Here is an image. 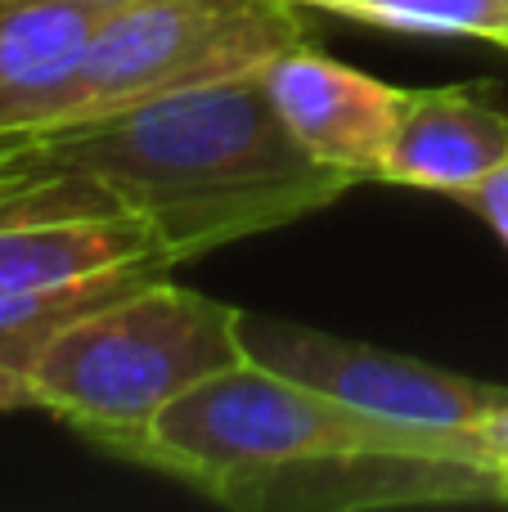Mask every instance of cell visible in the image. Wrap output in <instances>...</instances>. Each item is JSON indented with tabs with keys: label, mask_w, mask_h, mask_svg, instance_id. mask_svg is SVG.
Returning a JSON list of instances; mask_svg holds the SVG:
<instances>
[{
	"label": "cell",
	"mask_w": 508,
	"mask_h": 512,
	"mask_svg": "<svg viewBox=\"0 0 508 512\" xmlns=\"http://www.w3.org/2000/svg\"><path fill=\"white\" fill-rule=\"evenodd\" d=\"M347 189L297 149L261 77L81 122L0 126V225L135 216L180 265L302 221Z\"/></svg>",
	"instance_id": "1"
},
{
	"label": "cell",
	"mask_w": 508,
	"mask_h": 512,
	"mask_svg": "<svg viewBox=\"0 0 508 512\" xmlns=\"http://www.w3.org/2000/svg\"><path fill=\"white\" fill-rule=\"evenodd\" d=\"M131 463L239 512L491 504L500 481L468 427L432 432L329 400L243 360L180 391Z\"/></svg>",
	"instance_id": "2"
},
{
	"label": "cell",
	"mask_w": 508,
	"mask_h": 512,
	"mask_svg": "<svg viewBox=\"0 0 508 512\" xmlns=\"http://www.w3.org/2000/svg\"><path fill=\"white\" fill-rule=\"evenodd\" d=\"M239 306L167 274L63 328L27 369L36 409L90 445L131 459L153 418L194 382L243 364Z\"/></svg>",
	"instance_id": "3"
},
{
	"label": "cell",
	"mask_w": 508,
	"mask_h": 512,
	"mask_svg": "<svg viewBox=\"0 0 508 512\" xmlns=\"http://www.w3.org/2000/svg\"><path fill=\"white\" fill-rule=\"evenodd\" d=\"M302 41V9L288 0H135L99 18L81 63L23 126L126 113L261 77L275 54Z\"/></svg>",
	"instance_id": "4"
},
{
	"label": "cell",
	"mask_w": 508,
	"mask_h": 512,
	"mask_svg": "<svg viewBox=\"0 0 508 512\" xmlns=\"http://www.w3.org/2000/svg\"><path fill=\"white\" fill-rule=\"evenodd\" d=\"M239 342L243 360L288 382H302L329 400H342L360 414L405 427L459 432L508 400V387H495V382H477L464 373L437 369V364L410 360V355L378 351V346L347 342L338 333H320L293 319L252 315V310L239 315Z\"/></svg>",
	"instance_id": "5"
},
{
	"label": "cell",
	"mask_w": 508,
	"mask_h": 512,
	"mask_svg": "<svg viewBox=\"0 0 508 512\" xmlns=\"http://www.w3.org/2000/svg\"><path fill=\"white\" fill-rule=\"evenodd\" d=\"M261 86L284 131L315 167L347 176L351 185L378 180L405 86L378 81L306 45L275 54L261 72Z\"/></svg>",
	"instance_id": "6"
},
{
	"label": "cell",
	"mask_w": 508,
	"mask_h": 512,
	"mask_svg": "<svg viewBox=\"0 0 508 512\" xmlns=\"http://www.w3.org/2000/svg\"><path fill=\"white\" fill-rule=\"evenodd\" d=\"M508 162V108L495 86L405 90L378 185L455 198Z\"/></svg>",
	"instance_id": "7"
},
{
	"label": "cell",
	"mask_w": 508,
	"mask_h": 512,
	"mask_svg": "<svg viewBox=\"0 0 508 512\" xmlns=\"http://www.w3.org/2000/svg\"><path fill=\"white\" fill-rule=\"evenodd\" d=\"M131 265L176 270L180 261L158 239V230L135 216L0 225V288H59Z\"/></svg>",
	"instance_id": "8"
},
{
	"label": "cell",
	"mask_w": 508,
	"mask_h": 512,
	"mask_svg": "<svg viewBox=\"0 0 508 512\" xmlns=\"http://www.w3.org/2000/svg\"><path fill=\"white\" fill-rule=\"evenodd\" d=\"M99 14L63 0H0V126H23L81 63Z\"/></svg>",
	"instance_id": "9"
},
{
	"label": "cell",
	"mask_w": 508,
	"mask_h": 512,
	"mask_svg": "<svg viewBox=\"0 0 508 512\" xmlns=\"http://www.w3.org/2000/svg\"><path fill=\"white\" fill-rule=\"evenodd\" d=\"M162 265H131V270H113L99 279L59 283V288H0V364L27 373L36 355L77 319L90 310L108 306V301L126 297V292L144 288V283L162 279Z\"/></svg>",
	"instance_id": "10"
},
{
	"label": "cell",
	"mask_w": 508,
	"mask_h": 512,
	"mask_svg": "<svg viewBox=\"0 0 508 512\" xmlns=\"http://www.w3.org/2000/svg\"><path fill=\"white\" fill-rule=\"evenodd\" d=\"M297 9H324L369 27L446 41H486L508 50V0H288Z\"/></svg>",
	"instance_id": "11"
},
{
	"label": "cell",
	"mask_w": 508,
	"mask_h": 512,
	"mask_svg": "<svg viewBox=\"0 0 508 512\" xmlns=\"http://www.w3.org/2000/svg\"><path fill=\"white\" fill-rule=\"evenodd\" d=\"M455 203L468 207L477 221L491 225V234L508 248V162H504L500 171H491L482 185H473V189H464V194H455Z\"/></svg>",
	"instance_id": "12"
},
{
	"label": "cell",
	"mask_w": 508,
	"mask_h": 512,
	"mask_svg": "<svg viewBox=\"0 0 508 512\" xmlns=\"http://www.w3.org/2000/svg\"><path fill=\"white\" fill-rule=\"evenodd\" d=\"M468 436H473L482 463L495 472V481H500V504H508V400L495 405L486 418H477V423L468 427Z\"/></svg>",
	"instance_id": "13"
},
{
	"label": "cell",
	"mask_w": 508,
	"mask_h": 512,
	"mask_svg": "<svg viewBox=\"0 0 508 512\" xmlns=\"http://www.w3.org/2000/svg\"><path fill=\"white\" fill-rule=\"evenodd\" d=\"M18 409H36V391L27 373L0 364V414H18Z\"/></svg>",
	"instance_id": "14"
},
{
	"label": "cell",
	"mask_w": 508,
	"mask_h": 512,
	"mask_svg": "<svg viewBox=\"0 0 508 512\" xmlns=\"http://www.w3.org/2000/svg\"><path fill=\"white\" fill-rule=\"evenodd\" d=\"M63 5H81V9H90V14H113V9H126V5H135V0H63Z\"/></svg>",
	"instance_id": "15"
}]
</instances>
